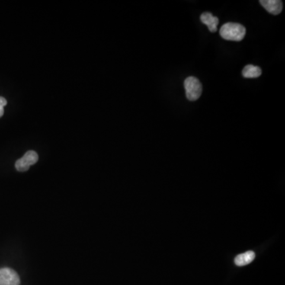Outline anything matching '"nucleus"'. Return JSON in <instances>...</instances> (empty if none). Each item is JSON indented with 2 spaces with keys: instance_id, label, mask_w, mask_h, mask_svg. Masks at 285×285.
<instances>
[{
  "instance_id": "obj_1",
  "label": "nucleus",
  "mask_w": 285,
  "mask_h": 285,
  "mask_svg": "<svg viewBox=\"0 0 285 285\" xmlns=\"http://www.w3.org/2000/svg\"><path fill=\"white\" fill-rule=\"evenodd\" d=\"M245 27L239 23H228L223 25L219 30L222 38L231 42H241L245 37Z\"/></svg>"
},
{
  "instance_id": "obj_2",
  "label": "nucleus",
  "mask_w": 285,
  "mask_h": 285,
  "mask_svg": "<svg viewBox=\"0 0 285 285\" xmlns=\"http://www.w3.org/2000/svg\"><path fill=\"white\" fill-rule=\"evenodd\" d=\"M184 87L187 99L193 101L200 98L203 87L201 83L196 77L190 76L186 78L185 80Z\"/></svg>"
},
{
  "instance_id": "obj_3",
  "label": "nucleus",
  "mask_w": 285,
  "mask_h": 285,
  "mask_svg": "<svg viewBox=\"0 0 285 285\" xmlns=\"http://www.w3.org/2000/svg\"><path fill=\"white\" fill-rule=\"evenodd\" d=\"M37 161H38V155L37 152L34 151H29L25 154L23 158L16 161L15 167L17 171L25 172L28 171L30 166L36 164Z\"/></svg>"
},
{
  "instance_id": "obj_4",
  "label": "nucleus",
  "mask_w": 285,
  "mask_h": 285,
  "mask_svg": "<svg viewBox=\"0 0 285 285\" xmlns=\"http://www.w3.org/2000/svg\"><path fill=\"white\" fill-rule=\"evenodd\" d=\"M20 279L14 270L0 269V285H19Z\"/></svg>"
},
{
  "instance_id": "obj_5",
  "label": "nucleus",
  "mask_w": 285,
  "mask_h": 285,
  "mask_svg": "<svg viewBox=\"0 0 285 285\" xmlns=\"http://www.w3.org/2000/svg\"><path fill=\"white\" fill-rule=\"evenodd\" d=\"M261 5L270 14L278 15L283 10V3L280 0H261Z\"/></svg>"
},
{
  "instance_id": "obj_6",
  "label": "nucleus",
  "mask_w": 285,
  "mask_h": 285,
  "mask_svg": "<svg viewBox=\"0 0 285 285\" xmlns=\"http://www.w3.org/2000/svg\"><path fill=\"white\" fill-rule=\"evenodd\" d=\"M202 23L209 27V31L215 33L217 31V26L219 24V18L212 15L209 12H205L200 15Z\"/></svg>"
},
{
  "instance_id": "obj_7",
  "label": "nucleus",
  "mask_w": 285,
  "mask_h": 285,
  "mask_svg": "<svg viewBox=\"0 0 285 285\" xmlns=\"http://www.w3.org/2000/svg\"><path fill=\"white\" fill-rule=\"evenodd\" d=\"M255 258V254L254 251H247L244 254L236 256L235 258V263L236 266H243L252 262Z\"/></svg>"
},
{
  "instance_id": "obj_8",
  "label": "nucleus",
  "mask_w": 285,
  "mask_h": 285,
  "mask_svg": "<svg viewBox=\"0 0 285 285\" xmlns=\"http://www.w3.org/2000/svg\"><path fill=\"white\" fill-rule=\"evenodd\" d=\"M261 75V69L259 67L249 65H247L242 70V75H243L244 78H258Z\"/></svg>"
},
{
  "instance_id": "obj_9",
  "label": "nucleus",
  "mask_w": 285,
  "mask_h": 285,
  "mask_svg": "<svg viewBox=\"0 0 285 285\" xmlns=\"http://www.w3.org/2000/svg\"><path fill=\"white\" fill-rule=\"evenodd\" d=\"M7 101L4 97H0V117H2L4 114V106H7Z\"/></svg>"
}]
</instances>
